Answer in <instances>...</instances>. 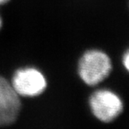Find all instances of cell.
<instances>
[{
	"label": "cell",
	"mask_w": 129,
	"mask_h": 129,
	"mask_svg": "<svg viewBox=\"0 0 129 129\" xmlns=\"http://www.w3.org/2000/svg\"><path fill=\"white\" fill-rule=\"evenodd\" d=\"M79 75L89 86H95L106 79L111 70V63L107 55L98 50L84 53L79 61Z\"/></svg>",
	"instance_id": "6da1fadb"
},
{
	"label": "cell",
	"mask_w": 129,
	"mask_h": 129,
	"mask_svg": "<svg viewBox=\"0 0 129 129\" xmlns=\"http://www.w3.org/2000/svg\"><path fill=\"white\" fill-rule=\"evenodd\" d=\"M11 84L20 96L34 97L41 94L47 87V80L43 73L35 68L17 70Z\"/></svg>",
	"instance_id": "7a4b0ae2"
},
{
	"label": "cell",
	"mask_w": 129,
	"mask_h": 129,
	"mask_svg": "<svg viewBox=\"0 0 129 129\" xmlns=\"http://www.w3.org/2000/svg\"><path fill=\"white\" fill-rule=\"evenodd\" d=\"M89 105L94 116L104 122H110L121 113L123 104L120 98L109 90H98L89 98Z\"/></svg>",
	"instance_id": "3957f363"
},
{
	"label": "cell",
	"mask_w": 129,
	"mask_h": 129,
	"mask_svg": "<svg viewBox=\"0 0 129 129\" xmlns=\"http://www.w3.org/2000/svg\"><path fill=\"white\" fill-rule=\"evenodd\" d=\"M21 110V101L11 82L0 76V126L13 124Z\"/></svg>",
	"instance_id": "277c9868"
},
{
	"label": "cell",
	"mask_w": 129,
	"mask_h": 129,
	"mask_svg": "<svg viewBox=\"0 0 129 129\" xmlns=\"http://www.w3.org/2000/svg\"><path fill=\"white\" fill-rule=\"evenodd\" d=\"M123 63L124 64L125 68L129 71V51L124 54L123 58Z\"/></svg>",
	"instance_id": "5b68a950"
},
{
	"label": "cell",
	"mask_w": 129,
	"mask_h": 129,
	"mask_svg": "<svg viewBox=\"0 0 129 129\" xmlns=\"http://www.w3.org/2000/svg\"><path fill=\"white\" fill-rule=\"evenodd\" d=\"M10 0H0V5H3L6 3H8Z\"/></svg>",
	"instance_id": "8992f818"
},
{
	"label": "cell",
	"mask_w": 129,
	"mask_h": 129,
	"mask_svg": "<svg viewBox=\"0 0 129 129\" xmlns=\"http://www.w3.org/2000/svg\"><path fill=\"white\" fill-rule=\"evenodd\" d=\"M2 23H3V22H2L1 16H0V29H1V27H2Z\"/></svg>",
	"instance_id": "52a82bcc"
}]
</instances>
